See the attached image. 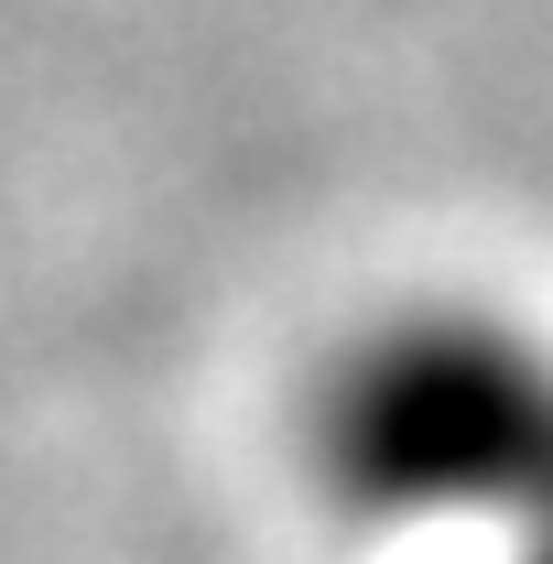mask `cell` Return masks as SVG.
Instances as JSON below:
<instances>
[{
  "label": "cell",
  "mask_w": 553,
  "mask_h": 564,
  "mask_svg": "<svg viewBox=\"0 0 553 564\" xmlns=\"http://www.w3.org/2000/svg\"><path fill=\"white\" fill-rule=\"evenodd\" d=\"M337 499L369 521H467L532 510L543 489V369L510 326L434 315L369 337L326 402Z\"/></svg>",
  "instance_id": "1"
}]
</instances>
